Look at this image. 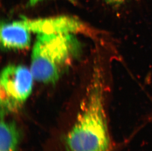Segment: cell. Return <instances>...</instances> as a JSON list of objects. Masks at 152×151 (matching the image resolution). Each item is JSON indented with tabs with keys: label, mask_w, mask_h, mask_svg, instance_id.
Here are the masks:
<instances>
[{
	"label": "cell",
	"mask_w": 152,
	"mask_h": 151,
	"mask_svg": "<svg viewBox=\"0 0 152 151\" xmlns=\"http://www.w3.org/2000/svg\"><path fill=\"white\" fill-rule=\"evenodd\" d=\"M102 72L95 69L75 123L65 137L66 151H113L105 107Z\"/></svg>",
	"instance_id": "1"
},
{
	"label": "cell",
	"mask_w": 152,
	"mask_h": 151,
	"mask_svg": "<svg viewBox=\"0 0 152 151\" xmlns=\"http://www.w3.org/2000/svg\"><path fill=\"white\" fill-rule=\"evenodd\" d=\"M80 49L75 34L37 35L31 54L30 70L34 80L54 83Z\"/></svg>",
	"instance_id": "2"
},
{
	"label": "cell",
	"mask_w": 152,
	"mask_h": 151,
	"mask_svg": "<svg viewBox=\"0 0 152 151\" xmlns=\"http://www.w3.org/2000/svg\"><path fill=\"white\" fill-rule=\"evenodd\" d=\"M0 79L1 113L16 110L32 93L34 78L30 69L10 65L3 69Z\"/></svg>",
	"instance_id": "3"
},
{
	"label": "cell",
	"mask_w": 152,
	"mask_h": 151,
	"mask_svg": "<svg viewBox=\"0 0 152 151\" xmlns=\"http://www.w3.org/2000/svg\"><path fill=\"white\" fill-rule=\"evenodd\" d=\"M20 23L31 33L37 35L59 33H84L89 29L80 20L67 15L28 18L23 17L18 19Z\"/></svg>",
	"instance_id": "4"
},
{
	"label": "cell",
	"mask_w": 152,
	"mask_h": 151,
	"mask_svg": "<svg viewBox=\"0 0 152 151\" xmlns=\"http://www.w3.org/2000/svg\"><path fill=\"white\" fill-rule=\"evenodd\" d=\"M1 43L9 50H24L30 47L31 33L19 20L1 23Z\"/></svg>",
	"instance_id": "5"
},
{
	"label": "cell",
	"mask_w": 152,
	"mask_h": 151,
	"mask_svg": "<svg viewBox=\"0 0 152 151\" xmlns=\"http://www.w3.org/2000/svg\"><path fill=\"white\" fill-rule=\"evenodd\" d=\"M20 141V133L16 123L7 121L1 116L0 151H16Z\"/></svg>",
	"instance_id": "6"
},
{
	"label": "cell",
	"mask_w": 152,
	"mask_h": 151,
	"mask_svg": "<svg viewBox=\"0 0 152 151\" xmlns=\"http://www.w3.org/2000/svg\"><path fill=\"white\" fill-rule=\"evenodd\" d=\"M27 6L28 7H32L34 6H36L37 4H39V3L43 2V1H48V0H27ZM69 1H70L71 3L75 4V0H67Z\"/></svg>",
	"instance_id": "7"
},
{
	"label": "cell",
	"mask_w": 152,
	"mask_h": 151,
	"mask_svg": "<svg viewBox=\"0 0 152 151\" xmlns=\"http://www.w3.org/2000/svg\"><path fill=\"white\" fill-rule=\"evenodd\" d=\"M108 4L113 6H119L129 0H104Z\"/></svg>",
	"instance_id": "8"
}]
</instances>
